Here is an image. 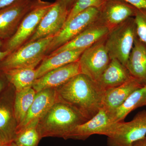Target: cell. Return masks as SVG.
I'll return each instance as SVG.
<instances>
[{
    "mask_svg": "<svg viewBox=\"0 0 146 146\" xmlns=\"http://www.w3.org/2000/svg\"><path fill=\"white\" fill-rule=\"evenodd\" d=\"M105 91L98 82L82 73L56 88L58 100L70 105L87 120L103 107Z\"/></svg>",
    "mask_w": 146,
    "mask_h": 146,
    "instance_id": "obj_1",
    "label": "cell"
},
{
    "mask_svg": "<svg viewBox=\"0 0 146 146\" xmlns=\"http://www.w3.org/2000/svg\"><path fill=\"white\" fill-rule=\"evenodd\" d=\"M87 121L70 105L57 100L39 120L37 129L41 138L58 137L67 140L77 126Z\"/></svg>",
    "mask_w": 146,
    "mask_h": 146,
    "instance_id": "obj_2",
    "label": "cell"
},
{
    "mask_svg": "<svg viewBox=\"0 0 146 146\" xmlns=\"http://www.w3.org/2000/svg\"><path fill=\"white\" fill-rule=\"evenodd\" d=\"M54 36L27 43L11 52L0 60V71L19 68L35 69L46 57L48 47Z\"/></svg>",
    "mask_w": 146,
    "mask_h": 146,
    "instance_id": "obj_3",
    "label": "cell"
},
{
    "mask_svg": "<svg viewBox=\"0 0 146 146\" xmlns=\"http://www.w3.org/2000/svg\"><path fill=\"white\" fill-rule=\"evenodd\" d=\"M53 3L35 0L33 5L23 18L15 34L9 39L3 41V50L11 53L27 43Z\"/></svg>",
    "mask_w": 146,
    "mask_h": 146,
    "instance_id": "obj_4",
    "label": "cell"
},
{
    "mask_svg": "<svg viewBox=\"0 0 146 146\" xmlns=\"http://www.w3.org/2000/svg\"><path fill=\"white\" fill-rule=\"evenodd\" d=\"M136 36L133 17L110 29L105 41L110 59H117L126 67Z\"/></svg>",
    "mask_w": 146,
    "mask_h": 146,
    "instance_id": "obj_5",
    "label": "cell"
},
{
    "mask_svg": "<svg viewBox=\"0 0 146 146\" xmlns=\"http://www.w3.org/2000/svg\"><path fill=\"white\" fill-rule=\"evenodd\" d=\"M99 15V9L90 7L77 14L65 23L63 28L53 38L47 50L46 56L97 22Z\"/></svg>",
    "mask_w": 146,
    "mask_h": 146,
    "instance_id": "obj_6",
    "label": "cell"
},
{
    "mask_svg": "<svg viewBox=\"0 0 146 146\" xmlns=\"http://www.w3.org/2000/svg\"><path fill=\"white\" fill-rule=\"evenodd\" d=\"M106 37L84 50L79 60L81 73L97 82L111 60L106 47Z\"/></svg>",
    "mask_w": 146,
    "mask_h": 146,
    "instance_id": "obj_7",
    "label": "cell"
},
{
    "mask_svg": "<svg viewBox=\"0 0 146 146\" xmlns=\"http://www.w3.org/2000/svg\"><path fill=\"white\" fill-rule=\"evenodd\" d=\"M118 123L115 122L111 114L102 107L90 119L77 126L71 131L67 139L85 141L94 134L110 137L116 131Z\"/></svg>",
    "mask_w": 146,
    "mask_h": 146,
    "instance_id": "obj_8",
    "label": "cell"
},
{
    "mask_svg": "<svg viewBox=\"0 0 146 146\" xmlns=\"http://www.w3.org/2000/svg\"><path fill=\"white\" fill-rule=\"evenodd\" d=\"M146 134V110L139 112L129 122L118 123L116 131L107 137L108 146H131Z\"/></svg>",
    "mask_w": 146,
    "mask_h": 146,
    "instance_id": "obj_9",
    "label": "cell"
},
{
    "mask_svg": "<svg viewBox=\"0 0 146 146\" xmlns=\"http://www.w3.org/2000/svg\"><path fill=\"white\" fill-rule=\"evenodd\" d=\"M69 11L65 0H56L27 43L56 35L65 25Z\"/></svg>",
    "mask_w": 146,
    "mask_h": 146,
    "instance_id": "obj_10",
    "label": "cell"
},
{
    "mask_svg": "<svg viewBox=\"0 0 146 146\" xmlns=\"http://www.w3.org/2000/svg\"><path fill=\"white\" fill-rule=\"evenodd\" d=\"M15 93L9 84L0 95V139L7 145L14 141L18 128L14 110Z\"/></svg>",
    "mask_w": 146,
    "mask_h": 146,
    "instance_id": "obj_11",
    "label": "cell"
},
{
    "mask_svg": "<svg viewBox=\"0 0 146 146\" xmlns=\"http://www.w3.org/2000/svg\"><path fill=\"white\" fill-rule=\"evenodd\" d=\"M35 1H21L0 9V39L5 41L15 34Z\"/></svg>",
    "mask_w": 146,
    "mask_h": 146,
    "instance_id": "obj_12",
    "label": "cell"
},
{
    "mask_svg": "<svg viewBox=\"0 0 146 146\" xmlns=\"http://www.w3.org/2000/svg\"><path fill=\"white\" fill-rule=\"evenodd\" d=\"M98 21L110 29L135 16L137 9L123 0H105Z\"/></svg>",
    "mask_w": 146,
    "mask_h": 146,
    "instance_id": "obj_13",
    "label": "cell"
},
{
    "mask_svg": "<svg viewBox=\"0 0 146 146\" xmlns=\"http://www.w3.org/2000/svg\"><path fill=\"white\" fill-rule=\"evenodd\" d=\"M80 73L78 60L52 70L36 79L32 87L36 93L46 89H56Z\"/></svg>",
    "mask_w": 146,
    "mask_h": 146,
    "instance_id": "obj_14",
    "label": "cell"
},
{
    "mask_svg": "<svg viewBox=\"0 0 146 146\" xmlns=\"http://www.w3.org/2000/svg\"><path fill=\"white\" fill-rule=\"evenodd\" d=\"M109 32V29L98 21L74 39L46 56L54 55L64 51L86 49L106 37Z\"/></svg>",
    "mask_w": 146,
    "mask_h": 146,
    "instance_id": "obj_15",
    "label": "cell"
},
{
    "mask_svg": "<svg viewBox=\"0 0 146 146\" xmlns=\"http://www.w3.org/2000/svg\"><path fill=\"white\" fill-rule=\"evenodd\" d=\"M56 89H48L36 93L26 117L17 130L32 123L39 121L57 101Z\"/></svg>",
    "mask_w": 146,
    "mask_h": 146,
    "instance_id": "obj_16",
    "label": "cell"
},
{
    "mask_svg": "<svg viewBox=\"0 0 146 146\" xmlns=\"http://www.w3.org/2000/svg\"><path fill=\"white\" fill-rule=\"evenodd\" d=\"M144 85L132 77L119 86L106 90L102 107L112 114L123 103L131 94Z\"/></svg>",
    "mask_w": 146,
    "mask_h": 146,
    "instance_id": "obj_17",
    "label": "cell"
},
{
    "mask_svg": "<svg viewBox=\"0 0 146 146\" xmlns=\"http://www.w3.org/2000/svg\"><path fill=\"white\" fill-rule=\"evenodd\" d=\"M126 67L132 77L142 84H146V46L137 36Z\"/></svg>",
    "mask_w": 146,
    "mask_h": 146,
    "instance_id": "obj_18",
    "label": "cell"
},
{
    "mask_svg": "<svg viewBox=\"0 0 146 146\" xmlns=\"http://www.w3.org/2000/svg\"><path fill=\"white\" fill-rule=\"evenodd\" d=\"M131 78L125 66L117 59H112L98 82L106 91L122 85Z\"/></svg>",
    "mask_w": 146,
    "mask_h": 146,
    "instance_id": "obj_19",
    "label": "cell"
},
{
    "mask_svg": "<svg viewBox=\"0 0 146 146\" xmlns=\"http://www.w3.org/2000/svg\"><path fill=\"white\" fill-rule=\"evenodd\" d=\"M84 50L64 51L54 55L46 56L36 69V79L56 68L78 61Z\"/></svg>",
    "mask_w": 146,
    "mask_h": 146,
    "instance_id": "obj_20",
    "label": "cell"
},
{
    "mask_svg": "<svg viewBox=\"0 0 146 146\" xmlns=\"http://www.w3.org/2000/svg\"><path fill=\"white\" fill-rule=\"evenodd\" d=\"M146 106V84L131 94L121 106L111 114L115 123L122 121L134 110Z\"/></svg>",
    "mask_w": 146,
    "mask_h": 146,
    "instance_id": "obj_21",
    "label": "cell"
},
{
    "mask_svg": "<svg viewBox=\"0 0 146 146\" xmlns=\"http://www.w3.org/2000/svg\"><path fill=\"white\" fill-rule=\"evenodd\" d=\"M3 72L16 91L32 87L36 79V69L19 68L8 70Z\"/></svg>",
    "mask_w": 146,
    "mask_h": 146,
    "instance_id": "obj_22",
    "label": "cell"
},
{
    "mask_svg": "<svg viewBox=\"0 0 146 146\" xmlns=\"http://www.w3.org/2000/svg\"><path fill=\"white\" fill-rule=\"evenodd\" d=\"M32 87L16 91L14 101V110L18 127L23 122L36 95Z\"/></svg>",
    "mask_w": 146,
    "mask_h": 146,
    "instance_id": "obj_23",
    "label": "cell"
},
{
    "mask_svg": "<svg viewBox=\"0 0 146 146\" xmlns=\"http://www.w3.org/2000/svg\"><path fill=\"white\" fill-rule=\"evenodd\" d=\"M38 122L17 130L13 142L18 146H38L42 139L37 129Z\"/></svg>",
    "mask_w": 146,
    "mask_h": 146,
    "instance_id": "obj_24",
    "label": "cell"
},
{
    "mask_svg": "<svg viewBox=\"0 0 146 146\" xmlns=\"http://www.w3.org/2000/svg\"><path fill=\"white\" fill-rule=\"evenodd\" d=\"M105 0H76L70 11L66 23L81 11L94 7L100 9Z\"/></svg>",
    "mask_w": 146,
    "mask_h": 146,
    "instance_id": "obj_25",
    "label": "cell"
},
{
    "mask_svg": "<svg viewBox=\"0 0 146 146\" xmlns=\"http://www.w3.org/2000/svg\"><path fill=\"white\" fill-rule=\"evenodd\" d=\"M136 36L146 45V9H138L134 18Z\"/></svg>",
    "mask_w": 146,
    "mask_h": 146,
    "instance_id": "obj_26",
    "label": "cell"
},
{
    "mask_svg": "<svg viewBox=\"0 0 146 146\" xmlns=\"http://www.w3.org/2000/svg\"><path fill=\"white\" fill-rule=\"evenodd\" d=\"M138 9H146V0H123Z\"/></svg>",
    "mask_w": 146,
    "mask_h": 146,
    "instance_id": "obj_27",
    "label": "cell"
},
{
    "mask_svg": "<svg viewBox=\"0 0 146 146\" xmlns=\"http://www.w3.org/2000/svg\"><path fill=\"white\" fill-rule=\"evenodd\" d=\"M4 73L0 71V95L9 84Z\"/></svg>",
    "mask_w": 146,
    "mask_h": 146,
    "instance_id": "obj_28",
    "label": "cell"
},
{
    "mask_svg": "<svg viewBox=\"0 0 146 146\" xmlns=\"http://www.w3.org/2000/svg\"><path fill=\"white\" fill-rule=\"evenodd\" d=\"M22 1L25 0H0V9Z\"/></svg>",
    "mask_w": 146,
    "mask_h": 146,
    "instance_id": "obj_29",
    "label": "cell"
},
{
    "mask_svg": "<svg viewBox=\"0 0 146 146\" xmlns=\"http://www.w3.org/2000/svg\"><path fill=\"white\" fill-rule=\"evenodd\" d=\"M3 40L0 39V60H1L3 58H4L5 56L8 55L10 53V52H9L7 51L3 50L2 49V46L3 45Z\"/></svg>",
    "mask_w": 146,
    "mask_h": 146,
    "instance_id": "obj_30",
    "label": "cell"
},
{
    "mask_svg": "<svg viewBox=\"0 0 146 146\" xmlns=\"http://www.w3.org/2000/svg\"><path fill=\"white\" fill-rule=\"evenodd\" d=\"M131 146H146V136L136 141Z\"/></svg>",
    "mask_w": 146,
    "mask_h": 146,
    "instance_id": "obj_31",
    "label": "cell"
},
{
    "mask_svg": "<svg viewBox=\"0 0 146 146\" xmlns=\"http://www.w3.org/2000/svg\"><path fill=\"white\" fill-rule=\"evenodd\" d=\"M76 0H65V3L67 5L69 11H70L75 1Z\"/></svg>",
    "mask_w": 146,
    "mask_h": 146,
    "instance_id": "obj_32",
    "label": "cell"
},
{
    "mask_svg": "<svg viewBox=\"0 0 146 146\" xmlns=\"http://www.w3.org/2000/svg\"><path fill=\"white\" fill-rule=\"evenodd\" d=\"M9 145L5 143L1 139H0V146H8Z\"/></svg>",
    "mask_w": 146,
    "mask_h": 146,
    "instance_id": "obj_33",
    "label": "cell"
},
{
    "mask_svg": "<svg viewBox=\"0 0 146 146\" xmlns=\"http://www.w3.org/2000/svg\"><path fill=\"white\" fill-rule=\"evenodd\" d=\"M8 146H18L14 142H12L8 145Z\"/></svg>",
    "mask_w": 146,
    "mask_h": 146,
    "instance_id": "obj_34",
    "label": "cell"
}]
</instances>
